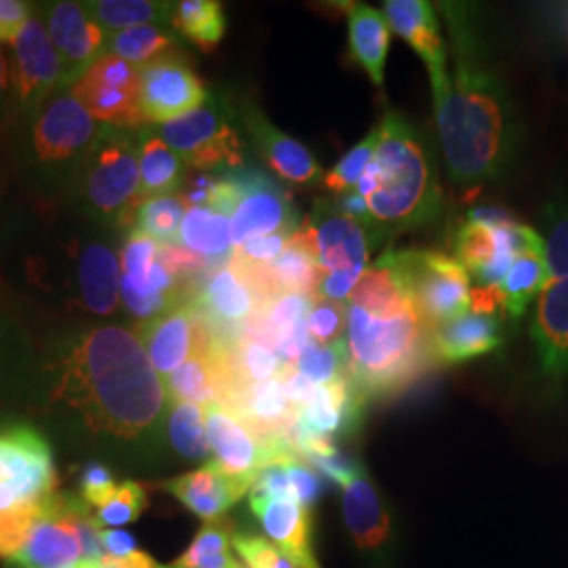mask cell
Returning <instances> with one entry per match:
<instances>
[{
  "instance_id": "1",
  "label": "cell",
  "mask_w": 568,
  "mask_h": 568,
  "mask_svg": "<svg viewBox=\"0 0 568 568\" xmlns=\"http://www.w3.org/2000/svg\"><path fill=\"white\" fill-rule=\"evenodd\" d=\"M448 32V84L434 95L436 124L450 182L480 190L499 180L516 150V122L508 89L488 60L474 11L443 2Z\"/></svg>"
},
{
  "instance_id": "2",
  "label": "cell",
  "mask_w": 568,
  "mask_h": 568,
  "mask_svg": "<svg viewBox=\"0 0 568 568\" xmlns=\"http://www.w3.org/2000/svg\"><path fill=\"white\" fill-rule=\"evenodd\" d=\"M61 366L55 394L81 410L93 432L131 440L161 424L169 394L138 331L93 328L70 347Z\"/></svg>"
},
{
  "instance_id": "3",
  "label": "cell",
  "mask_w": 568,
  "mask_h": 568,
  "mask_svg": "<svg viewBox=\"0 0 568 568\" xmlns=\"http://www.w3.org/2000/svg\"><path fill=\"white\" fill-rule=\"evenodd\" d=\"M379 140L358 192L366 199L379 241L432 224L443 213V187L422 133L403 114L387 110Z\"/></svg>"
},
{
  "instance_id": "4",
  "label": "cell",
  "mask_w": 568,
  "mask_h": 568,
  "mask_svg": "<svg viewBox=\"0 0 568 568\" xmlns=\"http://www.w3.org/2000/svg\"><path fill=\"white\" fill-rule=\"evenodd\" d=\"M347 377L366 400L392 398L419 382L436 361L432 328L415 307L373 316L347 304Z\"/></svg>"
},
{
  "instance_id": "5",
  "label": "cell",
  "mask_w": 568,
  "mask_h": 568,
  "mask_svg": "<svg viewBox=\"0 0 568 568\" xmlns=\"http://www.w3.org/2000/svg\"><path fill=\"white\" fill-rule=\"evenodd\" d=\"M419 318L429 328L469 312L471 276L455 257L440 251L387 248L382 255Z\"/></svg>"
},
{
  "instance_id": "6",
  "label": "cell",
  "mask_w": 568,
  "mask_h": 568,
  "mask_svg": "<svg viewBox=\"0 0 568 568\" xmlns=\"http://www.w3.org/2000/svg\"><path fill=\"white\" fill-rule=\"evenodd\" d=\"M82 178L84 196L95 211L121 224L135 220L142 204L140 145L122 129L108 131L89 150Z\"/></svg>"
},
{
  "instance_id": "7",
  "label": "cell",
  "mask_w": 568,
  "mask_h": 568,
  "mask_svg": "<svg viewBox=\"0 0 568 568\" xmlns=\"http://www.w3.org/2000/svg\"><path fill=\"white\" fill-rule=\"evenodd\" d=\"M164 143L180 154L185 166L199 171L239 169L244 163V142L230 112L215 98L175 121L159 126Z\"/></svg>"
},
{
  "instance_id": "8",
  "label": "cell",
  "mask_w": 568,
  "mask_h": 568,
  "mask_svg": "<svg viewBox=\"0 0 568 568\" xmlns=\"http://www.w3.org/2000/svg\"><path fill=\"white\" fill-rule=\"evenodd\" d=\"M142 68L105 53L93 61L72 84V93L95 121L116 129H140L145 124L140 108Z\"/></svg>"
},
{
  "instance_id": "9",
  "label": "cell",
  "mask_w": 568,
  "mask_h": 568,
  "mask_svg": "<svg viewBox=\"0 0 568 568\" xmlns=\"http://www.w3.org/2000/svg\"><path fill=\"white\" fill-rule=\"evenodd\" d=\"M204 410L213 462L234 478L253 485L265 466L297 455L288 438H260L224 405L204 406Z\"/></svg>"
},
{
  "instance_id": "10",
  "label": "cell",
  "mask_w": 568,
  "mask_h": 568,
  "mask_svg": "<svg viewBox=\"0 0 568 568\" xmlns=\"http://www.w3.org/2000/svg\"><path fill=\"white\" fill-rule=\"evenodd\" d=\"M82 504V497L70 493L49 495L42 501L21 548L9 560L20 568H68L81 562L77 518Z\"/></svg>"
},
{
  "instance_id": "11",
  "label": "cell",
  "mask_w": 568,
  "mask_h": 568,
  "mask_svg": "<svg viewBox=\"0 0 568 568\" xmlns=\"http://www.w3.org/2000/svg\"><path fill=\"white\" fill-rule=\"evenodd\" d=\"M91 116L72 91L60 93L44 103L32 126V148L41 163H63L91 150L102 126Z\"/></svg>"
},
{
  "instance_id": "12",
  "label": "cell",
  "mask_w": 568,
  "mask_h": 568,
  "mask_svg": "<svg viewBox=\"0 0 568 568\" xmlns=\"http://www.w3.org/2000/svg\"><path fill=\"white\" fill-rule=\"evenodd\" d=\"M241 196L232 213L234 248L267 234H293L300 227V213L291 194L260 171L236 173Z\"/></svg>"
},
{
  "instance_id": "13",
  "label": "cell",
  "mask_w": 568,
  "mask_h": 568,
  "mask_svg": "<svg viewBox=\"0 0 568 568\" xmlns=\"http://www.w3.org/2000/svg\"><path fill=\"white\" fill-rule=\"evenodd\" d=\"M209 100L203 81L175 53L145 63L140 72V108L145 124H164Z\"/></svg>"
},
{
  "instance_id": "14",
  "label": "cell",
  "mask_w": 568,
  "mask_h": 568,
  "mask_svg": "<svg viewBox=\"0 0 568 568\" xmlns=\"http://www.w3.org/2000/svg\"><path fill=\"white\" fill-rule=\"evenodd\" d=\"M307 224L314 234L316 264L321 274L354 272L365 274L371 248L382 243L366 225L344 215L333 199L314 203Z\"/></svg>"
},
{
  "instance_id": "15",
  "label": "cell",
  "mask_w": 568,
  "mask_h": 568,
  "mask_svg": "<svg viewBox=\"0 0 568 568\" xmlns=\"http://www.w3.org/2000/svg\"><path fill=\"white\" fill-rule=\"evenodd\" d=\"M204 323L213 333V342H234L243 326L264 307V300L239 267L227 262L215 267L192 300Z\"/></svg>"
},
{
  "instance_id": "16",
  "label": "cell",
  "mask_w": 568,
  "mask_h": 568,
  "mask_svg": "<svg viewBox=\"0 0 568 568\" xmlns=\"http://www.w3.org/2000/svg\"><path fill=\"white\" fill-rule=\"evenodd\" d=\"M138 333L150 363L163 379L213 345V333L192 300L143 323Z\"/></svg>"
},
{
  "instance_id": "17",
  "label": "cell",
  "mask_w": 568,
  "mask_h": 568,
  "mask_svg": "<svg viewBox=\"0 0 568 568\" xmlns=\"http://www.w3.org/2000/svg\"><path fill=\"white\" fill-rule=\"evenodd\" d=\"M13 44V93L23 105L42 102L51 91L70 81V70L49 37L41 18L32 16Z\"/></svg>"
},
{
  "instance_id": "18",
  "label": "cell",
  "mask_w": 568,
  "mask_h": 568,
  "mask_svg": "<svg viewBox=\"0 0 568 568\" xmlns=\"http://www.w3.org/2000/svg\"><path fill=\"white\" fill-rule=\"evenodd\" d=\"M2 480L16 483L34 501H44L55 493V464L41 432L30 426H13L0 434V483Z\"/></svg>"
},
{
  "instance_id": "19",
  "label": "cell",
  "mask_w": 568,
  "mask_h": 568,
  "mask_svg": "<svg viewBox=\"0 0 568 568\" xmlns=\"http://www.w3.org/2000/svg\"><path fill=\"white\" fill-rule=\"evenodd\" d=\"M384 16L389 28L426 61L432 91L440 93L448 84V49L436 9L424 0H389L384 2Z\"/></svg>"
},
{
  "instance_id": "20",
  "label": "cell",
  "mask_w": 568,
  "mask_h": 568,
  "mask_svg": "<svg viewBox=\"0 0 568 568\" xmlns=\"http://www.w3.org/2000/svg\"><path fill=\"white\" fill-rule=\"evenodd\" d=\"M47 30L60 51L61 60L68 65L70 77H81L93 61L102 58L103 47H108L105 30L93 20L87 4L74 0L51 4Z\"/></svg>"
},
{
  "instance_id": "21",
  "label": "cell",
  "mask_w": 568,
  "mask_h": 568,
  "mask_svg": "<svg viewBox=\"0 0 568 568\" xmlns=\"http://www.w3.org/2000/svg\"><path fill=\"white\" fill-rule=\"evenodd\" d=\"M251 487V483L225 474L213 459L199 469L161 483V488L171 493L183 508L206 523L224 518L225 511L239 504Z\"/></svg>"
},
{
  "instance_id": "22",
  "label": "cell",
  "mask_w": 568,
  "mask_h": 568,
  "mask_svg": "<svg viewBox=\"0 0 568 568\" xmlns=\"http://www.w3.org/2000/svg\"><path fill=\"white\" fill-rule=\"evenodd\" d=\"M243 121L257 152L281 180L297 185L323 182L325 173L321 164L316 163L314 154L304 143L293 140L291 135H286L278 126L267 121L260 108L246 105Z\"/></svg>"
},
{
  "instance_id": "23",
  "label": "cell",
  "mask_w": 568,
  "mask_h": 568,
  "mask_svg": "<svg viewBox=\"0 0 568 568\" xmlns=\"http://www.w3.org/2000/svg\"><path fill=\"white\" fill-rule=\"evenodd\" d=\"M365 403L361 389L345 375L333 384L314 387L310 398L297 408L295 424L333 440L358 429L365 415Z\"/></svg>"
},
{
  "instance_id": "24",
  "label": "cell",
  "mask_w": 568,
  "mask_h": 568,
  "mask_svg": "<svg viewBox=\"0 0 568 568\" xmlns=\"http://www.w3.org/2000/svg\"><path fill=\"white\" fill-rule=\"evenodd\" d=\"M251 509L267 539L300 568H321L312 546L310 509L295 499H270L248 495Z\"/></svg>"
},
{
  "instance_id": "25",
  "label": "cell",
  "mask_w": 568,
  "mask_h": 568,
  "mask_svg": "<svg viewBox=\"0 0 568 568\" xmlns=\"http://www.w3.org/2000/svg\"><path fill=\"white\" fill-rule=\"evenodd\" d=\"M504 344V318L499 314L467 312L432 326L434 356L443 365H462L495 352Z\"/></svg>"
},
{
  "instance_id": "26",
  "label": "cell",
  "mask_w": 568,
  "mask_h": 568,
  "mask_svg": "<svg viewBox=\"0 0 568 568\" xmlns=\"http://www.w3.org/2000/svg\"><path fill=\"white\" fill-rule=\"evenodd\" d=\"M530 337L544 373L548 377L568 375V278L549 283L539 295Z\"/></svg>"
},
{
  "instance_id": "27",
  "label": "cell",
  "mask_w": 568,
  "mask_h": 568,
  "mask_svg": "<svg viewBox=\"0 0 568 568\" xmlns=\"http://www.w3.org/2000/svg\"><path fill=\"white\" fill-rule=\"evenodd\" d=\"M225 408H230L264 440L278 436L288 438V432L295 426L297 415V408L284 392L281 377L246 387Z\"/></svg>"
},
{
  "instance_id": "28",
  "label": "cell",
  "mask_w": 568,
  "mask_h": 568,
  "mask_svg": "<svg viewBox=\"0 0 568 568\" xmlns=\"http://www.w3.org/2000/svg\"><path fill=\"white\" fill-rule=\"evenodd\" d=\"M344 520L349 537L363 551L382 548L389 537V514L365 469L344 487Z\"/></svg>"
},
{
  "instance_id": "29",
  "label": "cell",
  "mask_w": 568,
  "mask_h": 568,
  "mask_svg": "<svg viewBox=\"0 0 568 568\" xmlns=\"http://www.w3.org/2000/svg\"><path fill=\"white\" fill-rule=\"evenodd\" d=\"M345 16L352 60L365 70L373 84L382 89L386 74L387 51L392 42V28L386 16L363 2L347 4Z\"/></svg>"
},
{
  "instance_id": "30",
  "label": "cell",
  "mask_w": 568,
  "mask_h": 568,
  "mask_svg": "<svg viewBox=\"0 0 568 568\" xmlns=\"http://www.w3.org/2000/svg\"><path fill=\"white\" fill-rule=\"evenodd\" d=\"M122 267L119 255L103 243L84 246L79 255L82 305L93 316H110L121 304Z\"/></svg>"
},
{
  "instance_id": "31",
  "label": "cell",
  "mask_w": 568,
  "mask_h": 568,
  "mask_svg": "<svg viewBox=\"0 0 568 568\" xmlns=\"http://www.w3.org/2000/svg\"><path fill=\"white\" fill-rule=\"evenodd\" d=\"M173 403L211 406L224 403V375L213 347L199 352L164 379Z\"/></svg>"
},
{
  "instance_id": "32",
  "label": "cell",
  "mask_w": 568,
  "mask_h": 568,
  "mask_svg": "<svg viewBox=\"0 0 568 568\" xmlns=\"http://www.w3.org/2000/svg\"><path fill=\"white\" fill-rule=\"evenodd\" d=\"M140 180L143 201L173 196L185 182V163L159 133H143L140 140Z\"/></svg>"
},
{
  "instance_id": "33",
  "label": "cell",
  "mask_w": 568,
  "mask_h": 568,
  "mask_svg": "<svg viewBox=\"0 0 568 568\" xmlns=\"http://www.w3.org/2000/svg\"><path fill=\"white\" fill-rule=\"evenodd\" d=\"M549 284L546 251H527L514 260L504 283L499 284L504 297V318L520 321L528 304L541 295Z\"/></svg>"
},
{
  "instance_id": "34",
  "label": "cell",
  "mask_w": 568,
  "mask_h": 568,
  "mask_svg": "<svg viewBox=\"0 0 568 568\" xmlns=\"http://www.w3.org/2000/svg\"><path fill=\"white\" fill-rule=\"evenodd\" d=\"M180 244L213 262H222L224 257L230 260L234 251L230 217L204 206L187 209L180 232Z\"/></svg>"
},
{
  "instance_id": "35",
  "label": "cell",
  "mask_w": 568,
  "mask_h": 568,
  "mask_svg": "<svg viewBox=\"0 0 568 568\" xmlns=\"http://www.w3.org/2000/svg\"><path fill=\"white\" fill-rule=\"evenodd\" d=\"M347 304L363 307L373 316H396L408 307H413L394 270L384 257H379L375 264L366 267L356 288L352 291Z\"/></svg>"
},
{
  "instance_id": "36",
  "label": "cell",
  "mask_w": 568,
  "mask_h": 568,
  "mask_svg": "<svg viewBox=\"0 0 568 568\" xmlns=\"http://www.w3.org/2000/svg\"><path fill=\"white\" fill-rule=\"evenodd\" d=\"M234 532L236 528L225 518L206 523L190 548L164 568H246L234 556Z\"/></svg>"
},
{
  "instance_id": "37",
  "label": "cell",
  "mask_w": 568,
  "mask_h": 568,
  "mask_svg": "<svg viewBox=\"0 0 568 568\" xmlns=\"http://www.w3.org/2000/svg\"><path fill=\"white\" fill-rule=\"evenodd\" d=\"M171 26L203 51H213L225 34V13L217 0H182L173 7Z\"/></svg>"
},
{
  "instance_id": "38",
  "label": "cell",
  "mask_w": 568,
  "mask_h": 568,
  "mask_svg": "<svg viewBox=\"0 0 568 568\" xmlns=\"http://www.w3.org/2000/svg\"><path fill=\"white\" fill-rule=\"evenodd\" d=\"M87 7L103 30L116 34L140 26H161L171 21L175 4L154 0H95Z\"/></svg>"
},
{
  "instance_id": "39",
  "label": "cell",
  "mask_w": 568,
  "mask_h": 568,
  "mask_svg": "<svg viewBox=\"0 0 568 568\" xmlns=\"http://www.w3.org/2000/svg\"><path fill=\"white\" fill-rule=\"evenodd\" d=\"M166 436L171 447L190 462H204L211 455L204 406L173 403L166 422Z\"/></svg>"
},
{
  "instance_id": "40",
  "label": "cell",
  "mask_w": 568,
  "mask_h": 568,
  "mask_svg": "<svg viewBox=\"0 0 568 568\" xmlns=\"http://www.w3.org/2000/svg\"><path fill=\"white\" fill-rule=\"evenodd\" d=\"M175 44V37L163 26H140L112 34L108 39V53L143 68L150 61L169 55Z\"/></svg>"
},
{
  "instance_id": "41",
  "label": "cell",
  "mask_w": 568,
  "mask_h": 568,
  "mask_svg": "<svg viewBox=\"0 0 568 568\" xmlns=\"http://www.w3.org/2000/svg\"><path fill=\"white\" fill-rule=\"evenodd\" d=\"M187 209L190 206L183 203L182 196L175 194L143 201L135 211L133 230L154 239L159 244H178Z\"/></svg>"
},
{
  "instance_id": "42",
  "label": "cell",
  "mask_w": 568,
  "mask_h": 568,
  "mask_svg": "<svg viewBox=\"0 0 568 568\" xmlns=\"http://www.w3.org/2000/svg\"><path fill=\"white\" fill-rule=\"evenodd\" d=\"M347 342L333 345L312 344L305 347L293 368L314 386H326L347 375Z\"/></svg>"
},
{
  "instance_id": "43",
  "label": "cell",
  "mask_w": 568,
  "mask_h": 568,
  "mask_svg": "<svg viewBox=\"0 0 568 568\" xmlns=\"http://www.w3.org/2000/svg\"><path fill=\"white\" fill-rule=\"evenodd\" d=\"M377 140H379V131L375 126V129H371V133L363 142L356 143L347 154L342 156L339 163L335 164L331 171H326L325 178H323L325 190L335 196H342V194L356 190L365 178L368 164L373 161Z\"/></svg>"
},
{
  "instance_id": "44",
  "label": "cell",
  "mask_w": 568,
  "mask_h": 568,
  "mask_svg": "<svg viewBox=\"0 0 568 568\" xmlns=\"http://www.w3.org/2000/svg\"><path fill=\"white\" fill-rule=\"evenodd\" d=\"M546 262L549 283L568 278V203L554 201L546 209Z\"/></svg>"
},
{
  "instance_id": "45",
  "label": "cell",
  "mask_w": 568,
  "mask_h": 568,
  "mask_svg": "<svg viewBox=\"0 0 568 568\" xmlns=\"http://www.w3.org/2000/svg\"><path fill=\"white\" fill-rule=\"evenodd\" d=\"M145 506H148L145 488L140 483L124 480L102 508L95 509V520L100 527H124L135 523L142 516Z\"/></svg>"
},
{
  "instance_id": "46",
  "label": "cell",
  "mask_w": 568,
  "mask_h": 568,
  "mask_svg": "<svg viewBox=\"0 0 568 568\" xmlns=\"http://www.w3.org/2000/svg\"><path fill=\"white\" fill-rule=\"evenodd\" d=\"M159 253H161V244L142 232L133 230L129 241L122 246V281L131 284L145 283L152 267L159 262Z\"/></svg>"
},
{
  "instance_id": "47",
  "label": "cell",
  "mask_w": 568,
  "mask_h": 568,
  "mask_svg": "<svg viewBox=\"0 0 568 568\" xmlns=\"http://www.w3.org/2000/svg\"><path fill=\"white\" fill-rule=\"evenodd\" d=\"M307 333L314 344L333 345L344 342L347 333V304L316 300L307 316Z\"/></svg>"
},
{
  "instance_id": "48",
  "label": "cell",
  "mask_w": 568,
  "mask_h": 568,
  "mask_svg": "<svg viewBox=\"0 0 568 568\" xmlns=\"http://www.w3.org/2000/svg\"><path fill=\"white\" fill-rule=\"evenodd\" d=\"M234 551L246 568H300L270 539L253 532H234Z\"/></svg>"
},
{
  "instance_id": "49",
  "label": "cell",
  "mask_w": 568,
  "mask_h": 568,
  "mask_svg": "<svg viewBox=\"0 0 568 568\" xmlns=\"http://www.w3.org/2000/svg\"><path fill=\"white\" fill-rule=\"evenodd\" d=\"M293 234H267V236H255L251 241L236 246L232 251L230 262L241 267H260L276 262L283 255L286 244Z\"/></svg>"
},
{
  "instance_id": "50",
  "label": "cell",
  "mask_w": 568,
  "mask_h": 568,
  "mask_svg": "<svg viewBox=\"0 0 568 568\" xmlns=\"http://www.w3.org/2000/svg\"><path fill=\"white\" fill-rule=\"evenodd\" d=\"M284 469L293 499L300 501L304 508H312L323 493V483L316 476V471L300 455H291L288 459H284Z\"/></svg>"
},
{
  "instance_id": "51",
  "label": "cell",
  "mask_w": 568,
  "mask_h": 568,
  "mask_svg": "<svg viewBox=\"0 0 568 568\" xmlns=\"http://www.w3.org/2000/svg\"><path fill=\"white\" fill-rule=\"evenodd\" d=\"M114 474L103 464H89L81 474V497L93 509L102 508L103 504L116 490Z\"/></svg>"
},
{
  "instance_id": "52",
  "label": "cell",
  "mask_w": 568,
  "mask_h": 568,
  "mask_svg": "<svg viewBox=\"0 0 568 568\" xmlns=\"http://www.w3.org/2000/svg\"><path fill=\"white\" fill-rule=\"evenodd\" d=\"M32 18L30 4L23 0H0V42H13L21 28Z\"/></svg>"
},
{
  "instance_id": "53",
  "label": "cell",
  "mask_w": 568,
  "mask_h": 568,
  "mask_svg": "<svg viewBox=\"0 0 568 568\" xmlns=\"http://www.w3.org/2000/svg\"><path fill=\"white\" fill-rule=\"evenodd\" d=\"M333 203H335V206H337L344 215H347L349 220L366 225V227L373 232V222H371L368 204H366L365 196H363L358 190H352V192H347V194L335 196Z\"/></svg>"
},
{
  "instance_id": "54",
  "label": "cell",
  "mask_w": 568,
  "mask_h": 568,
  "mask_svg": "<svg viewBox=\"0 0 568 568\" xmlns=\"http://www.w3.org/2000/svg\"><path fill=\"white\" fill-rule=\"evenodd\" d=\"M102 546L105 556L110 558H126L138 551V541L131 532L122 528H105L102 530Z\"/></svg>"
},
{
  "instance_id": "55",
  "label": "cell",
  "mask_w": 568,
  "mask_h": 568,
  "mask_svg": "<svg viewBox=\"0 0 568 568\" xmlns=\"http://www.w3.org/2000/svg\"><path fill=\"white\" fill-rule=\"evenodd\" d=\"M100 568H164L154 560V558H150L148 554H143V551H135V554H131V556H126V558H110V556H105L102 560V565Z\"/></svg>"
},
{
  "instance_id": "56",
  "label": "cell",
  "mask_w": 568,
  "mask_h": 568,
  "mask_svg": "<svg viewBox=\"0 0 568 568\" xmlns=\"http://www.w3.org/2000/svg\"><path fill=\"white\" fill-rule=\"evenodd\" d=\"M7 95H9V65H7L4 53L0 49V110L7 102Z\"/></svg>"
},
{
  "instance_id": "57",
  "label": "cell",
  "mask_w": 568,
  "mask_h": 568,
  "mask_svg": "<svg viewBox=\"0 0 568 568\" xmlns=\"http://www.w3.org/2000/svg\"><path fill=\"white\" fill-rule=\"evenodd\" d=\"M100 565H102V562H77V565H72V567H68V568H100Z\"/></svg>"
}]
</instances>
